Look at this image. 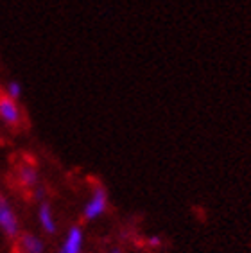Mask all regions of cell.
<instances>
[{"mask_svg":"<svg viewBox=\"0 0 251 253\" xmlns=\"http://www.w3.org/2000/svg\"><path fill=\"white\" fill-rule=\"evenodd\" d=\"M149 244H153V246H158V244H160V237H151L149 239Z\"/></svg>","mask_w":251,"mask_h":253,"instance_id":"9c48e42d","label":"cell"},{"mask_svg":"<svg viewBox=\"0 0 251 253\" xmlns=\"http://www.w3.org/2000/svg\"><path fill=\"white\" fill-rule=\"evenodd\" d=\"M106 207H108L106 190L102 189V187H97V189L93 190L90 201H88L86 207H84V217L90 221L97 219V217H101V215L106 212Z\"/></svg>","mask_w":251,"mask_h":253,"instance_id":"7a4b0ae2","label":"cell"},{"mask_svg":"<svg viewBox=\"0 0 251 253\" xmlns=\"http://www.w3.org/2000/svg\"><path fill=\"white\" fill-rule=\"evenodd\" d=\"M38 219H40V224H42V228H43L47 234H54V232H56V219H54L52 209H50L48 203H42V207H40V210H38Z\"/></svg>","mask_w":251,"mask_h":253,"instance_id":"5b68a950","label":"cell"},{"mask_svg":"<svg viewBox=\"0 0 251 253\" xmlns=\"http://www.w3.org/2000/svg\"><path fill=\"white\" fill-rule=\"evenodd\" d=\"M20 181L24 187H34L38 181V172L33 166H22L20 167Z\"/></svg>","mask_w":251,"mask_h":253,"instance_id":"52a82bcc","label":"cell"},{"mask_svg":"<svg viewBox=\"0 0 251 253\" xmlns=\"http://www.w3.org/2000/svg\"><path fill=\"white\" fill-rule=\"evenodd\" d=\"M20 244H22V250L24 253H43V243L42 239H38L33 234H25L20 239Z\"/></svg>","mask_w":251,"mask_h":253,"instance_id":"8992f818","label":"cell"},{"mask_svg":"<svg viewBox=\"0 0 251 253\" xmlns=\"http://www.w3.org/2000/svg\"><path fill=\"white\" fill-rule=\"evenodd\" d=\"M83 230L79 226H72V228L68 230L67 237L63 241L61 248H59L58 253H81L83 250Z\"/></svg>","mask_w":251,"mask_h":253,"instance_id":"277c9868","label":"cell"},{"mask_svg":"<svg viewBox=\"0 0 251 253\" xmlns=\"http://www.w3.org/2000/svg\"><path fill=\"white\" fill-rule=\"evenodd\" d=\"M0 119L5 122V124H11V126H16L20 122V108L15 102V99L7 97V95H2L0 97Z\"/></svg>","mask_w":251,"mask_h":253,"instance_id":"3957f363","label":"cell"},{"mask_svg":"<svg viewBox=\"0 0 251 253\" xmlns=\"http://www.w3.org/2000/svg\"><path fill=\"white\" fill-rule=\"evenodd\" d=\"M111 253H122V252H119V250H115V252H111Z\"/></svg>","mask_w":251,"mask_h":253,"instance_id":"30bf717a","label":"cell"},{"mask_svg":"<svg viewBox=\"0 0 251 253\" xmlns=\"http://www.w3.org/2000/svg\"><path fill=\"white\" fill-rule=\"evenodd\" d=\"M20 95H22V86H20L16 81H11V83L7 84V97L18 99Z\"/></svg>","mask_w":251,"mask_h":253,"instance_id":"ba28073f","label":"cell"},{"mask_svg":"<svg viewBox=\"0 0 251 253\" xmlns=\"http://www.w3.org/2000/svg\"><path fill=\"white\" fill-rule=\"evenodd\" d=\"M0 230L9 237L18 235V219L13 207L7 203L4 196H0Z\"/></svg>","mask_w":251,"mask_h":253,"instance_id":"6da1fadb","label":"cell"}]
</instances>
